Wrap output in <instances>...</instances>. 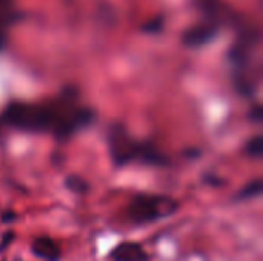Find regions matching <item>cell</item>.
I'll use <instances>...</instances> for the list:
<instances>
[{
    "label": "cell",
    "mask_w": 263,
    "mask_h": 261,
    "mask_svg": "<svg viewBox=\"0 0 263 261\" xmlns=\"http://www.w3.org/2000/svg\"><path fill=\"white\" fill-rule=\"evenodd\" d=\"M65 188L68 191H71L72 194H77V195H85L89 192L91 189V185L82 178L80 175H76V174H71L65 178Z\"/></svg>",
    "instance_id": "obj_9"
},
{
    "label": "cell",
    "mask_w": 263,
    "mask_h": 261,
    "mask_svg": "<svg viewBox=\"0 0 263 261\" xmlns=\"http://www.w3.org/2000/svg\"><path fill=\"white\" fill-rule=\"evenodd\" d=\"M219 29H220V23L219 22L205 18L203 22L190 26L183 32L182 40L190 48H200V46L210 43L217 35Z\"/></svg>",
    "instance_id": "obj_4"
},
{
    "label": "cell",
    "mask_w": 263,
    "mask_h": 261,
    "mask_svg": "<svg viewBox=\"0 0 263 261\" xmlns=\"http://www.w3.org/2000/svg\"><path fill=\"white\" fill-rule=\"evenodd\" d=\"M111 261H151V255L139 242H120L108 254Z\"/></svg>",
    "instance_id": "obj_5"
},
{
    "label": "cell",
    "mask_w": 263,
    "mask_h": 261,
    "mask_svg": "<svg viewBox=\"0 0 263 261\" xmlns=\"http://www.w3.org/2000/svg\"><path fill=\"white\" fill-rule=\"evenodd\" d=\"M106 143L112 165L123 168L131 163H142L149 166H168L170 158L151 142H140L133 138L125 126L112 123L106 132Z\"/></svg>",
    "instance_id": "obj_2"
},
{
    "label": "cell",
    "mask_w": 263,
    "mask_h": 261,
    "mask_svg": "<svg viewBox=\"0 0 263 261\" xmlns=\"http://www.w3.org/2000/svg\"><path fill=\"white\" fill-rule=\"evenodd\" d=\"M17 218H18V214L15 211H12V209H5L0 214V222L3 225H11V223L17 222Z\"/></svg>",
    "instance_id": "obj_13"
},
{
    "label": "cell",
    "mask_w": 263,
    "mask_h": 261,
    "mask_svg": "<svg viewBox=\"0 0 263 261\" xmlns=\"http://www.w3.org/2000/svg\"><path fill=\"white\" fill-rule=\"evenodd\" d=\"M17 20V11L12 0H0V51L5 49L11 25Z\"/></svg>",
    "instance_id": "obj_7"
},
{
    "label": "cell",
    "mask_w": 263,
    "mask_h": 261,
    "mask_svg": "<svg viewBox=\"0 0 263 261\" xmlns=\"http://www.w3.org/2000/svg\"><path fill=\"white\" fill-rule=\"evenodd\" d=\"M14 261H23V260H22V258H15V260H14Z\"/></svg>",
    "instance_id": "obj_14"
},
{
    "label": "cell",
    "mask_w": 263,
    "mask_h": 261,
    "mask_svg": "<svg viewBox=\"0 0 263 261\" xmlns=\"http://www.w3.org/2000/svg\"><path fill=\"white\" fill-rule=\"evenodd\" d=\"M176 198L163 194H136L126 208V218L137 226L166 220L179 211Z\"/></svg>",
    "instance_id": "obj_3"
},
{
    "label": "cell",
    "mask_w": 263,
    "mask_h": 261,
    "mask_svg": "<svg viewBox=\"0 0 263 261\" xmlns=\"http://www.w3.org/2000/svg\"><path fill=\"white\" fill-rule=\"evenodd\" d=\"M262 178H256V180L248 182V183H247V185L233 197V200H234V202H248V200H253V198L260 197V195H262Z\"/></svg>",
    "instance_id": "obj_8"
},
{
    "label": "cell",
    "mask_w": 263,
    "mask_h": 261,
    "mask_svg": "<svg viewBox=\"0 0 263 261\" xmlns=\"http://www.w3.org/2000/svg\"><path fill=\"white\" fill-rule=\"evenodd\" d=\"M162 28H163V17H156V18H153V20L146 22V23L142 26V29H143L145 32H149V34H153V32H159Z\"/></svg>",
    "instance_id": "obj_12"
},
{
    "label": "cell",
    "mask_w": 263,
    "mask_h": 261,
    "mask_svg": "<svg viewBox=\"0 0 263 261\" xmlns=\"http://www.w3.org/2000/svg\"><path fill=\"white\" fill-rule=\"evenodd\" d=\"M31 254L42 261H60L62 260V248L57 240L48 235L35 237L29 245Z\"/></svg>",
    "instance_id": "obj_6"
},
{
    "label": "cell",
    "mask_w": 263,
    "mask_h": 261,
    "mask_svg": "<svg viewBox=\"0 0 263 261\" xmlns=\"http://www.w3.org/2000/svg\"><path fill=\"white\" fill-rule=\"evenodd\" d=\"M245 154L254 160L262 158L263 155V137L262 135H256L253 138H250L245 145Z\"/></svg>",
    "instance_id": "obj_10"
},
{
    "label": "cell",
    "mask_w": 263,
    "mask_h": 261,
    "mask_svg": "<svg viewBox=\"0 0 263 261\" xmlns=\"http://www.w3.org/2000/svg\"><path fill=\"white\" fill-rule=\"evenodd\" d=\"M2 120L17 131L48 134L59 142H66L94 122V111L80 103L76 88H65L49 100L9 102Z\"/></svg>",
    "instance_id": "obj_1"
},
{
    "label": "cell",
    "mask_w": 263,
    "mask_h": 261,
    "mask_svg": "<svg viewBox=\"0 0 263 261\" xmlns=\"http://www.w3.org/2000/svg\"><path fill=\"white\" fill-rule=\"evenodd\" d=\"M15 237L17 234L12 229H8L0 235V254H5V251H8V248L15 242Z\"/></svg>",
    "instance_id": "obj_11"
}]
</instances>
